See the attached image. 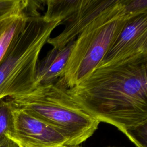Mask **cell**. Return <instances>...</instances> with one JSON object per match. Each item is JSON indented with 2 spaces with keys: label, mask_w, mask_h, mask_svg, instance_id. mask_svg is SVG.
Segmentation results:
<instances>
[{
  "label": "cell",
  "mask_w": 147,
  "mask_h": 147,
  "mask_svg": "<svg viewBox=\"0 0 147 147\" xmlns=\"http://www.w3.org/2000/svg\"><path fill=\"white\" fill-rule=\"evenodd\" d=\"M68 91L99 122L125 135L147 124V60L97 67Z\"/></svg>",
  "instance_id": "6da1fadb"
},
{
  "label": "cell",
  "mask_w": 147,
  "mask_h": 147,
  "mask_svg": "<svg viewBox=\"0 0 147 147\" xmlns=\"http://www.w3.org/2000/svg\"><path fill=\"white\" fill-rule=\"evenodd\" d=\"M7 98L13 107L60 133L67 139L65 145L76 146L82 144L94 133L100 123L69 94L60 78L24 95Z\"/></svg>",
  "instance_id": "7a4b0ae2"
},
{
  "label": "cell",
  "mask_w": 147,
  "mask_h": 147,
  "mask_svg": "<svg viewBox=\"0 0 147 147\" xmlns=\"http://www.w3.org/2000/svg\"><path fill=\"white\" fill-rule=\"evenodd\" d=\"M26 25L10 43L0 61V99L13 98L36 88L38 58L44 44L60 21H46L37 10L26 4Z\"/></svg>",
  "instance_id": "3957f363"
},
{
  "label": "cell",
  "mask_w": 147,
  "mask_h": 147,
  "mask_svg": "<svg viewBox=\"0 0 147 147\" xmlns=\"http://www.w3.org/2000/svg\"><path fill=\"white\" fill-rule=\"evenodd\" d=\"M135 16L127 12L126 0H115L78 36L60 78L68 88L98 67L127 21Z\"/></svg>",
  "instance_id": "277c9868"
},
{
  "label": "cell",
  "mask_w": 147,
  "mask_h": 147,
  "mask_svg": "<svg viewBox=\"0 0 147 147\" xmlns=\"http://www.w3.org/2000/svg\"><path fill=\"white\" fill-rule=\"evenodd\" d=\"M147 60V13L127 21L98 67L120 66Z\"/></svg>",
  "instance_id": "5b68a950"
},
{
  "label": "cell",
  "mask_w": 147,
  "mask_h": 147,
  "mask_svg": "<svg viewBox=\"0 0 147 147\" xmlns=\"http://www.w3.org/2000/svg\"><path fill=\"white\" fill-rule=\"evenodd\" d=\"M13 107L14 131L7 137L18 147H54L65 145L67 139L55 129L25 111Z\"/></svg>",
  "instance_id": "8992f818"
},
{
  "label": "cell",
  "mask_w": 147,
  "mask_h": 147,
  "mask_svg": "<svg viewBox=\"0 0 147 147\" xmlns=\"http://www.w3.org/2000/svg\"><path fill=\"white\" fill-rule=\"evenodd\" d=\"M115 0H81L76 10L60 25L63 30L55 37H49L47 43L53 48L61 49L78 36Z\"/></svg>",
  "instance_id": "52a82bcc"
},
{
  "label": "cell",
  "mask_w": 147,
  "mask_h": 147,
  "mask_svg": "<svg viewBox=\"0 0 147 147\" xmlns=\"http://www.w3.org/2000/svg\"><path fill=\"white\" fill-rule=\"evenodd\" d=\"M74 41H71L61 49L52 48L41 61H38L36 75V87L54 83L61 76Z\"/></svg>",
  "instance_id": "ba28073f"
},
{
  "label": "cell",
  "mask_w": 147,
  "mask_h": 147,
  "mask_svg": "<svg viewBox=\"0 0 147 147\" xmlns=\"http://www.w3.org/2000/svg\"><path fill=\"white\" fill-rule=\"evenodd\" d=\"M28 17L26 1L23 9L0 20V61L14 38L25 27Z\"/></svg>",
  "instance_id": "9c48e42d"
},
{
  "label": "cell",
  "mask_w": 147,
  "mask_h": 147,
  "mask_svg": "<svg viewBox=\"0 0 147 147\" xmlns=\"http://www.w3.org/2000/svg\"><path fill=\"white\" fill-rule=\"evenodd\" d=\"M81 0H48L46 12L42 15L48 22L60 21V24L68 18L76 10Z\"/></svg>",
  "instance_id": "30bf717a"
},
{
  "label": "cell",
  "mask_w": 147,
  "mask_h": 147,
  "mask_svg": "<svg viewBox=\"0 0 147 147\" xmlns=\"http://www.w3.org/2000/svg\"><path fill=\"white\" fill-rule=\"evenodd\" d=\"M13 110L7 98L0 99V141L14 131Z\"/></svg>",
  "instance_id": "8fae6325"
},
{
  "label": "cell",
  "mask_w": 147,
  "mask_h": 147,
  "mask_svg": "<svg viewBox=\"0 0 147 147\" xmlns=\"http://www.w3.org/2000/svg\"><path fill=\"white\" fill-rule=\"evenodd\" d=\"M25 5L23 0H0V20L21 11Z\"/></svg>",
  "instance_id": "7c38bea8"
},
{
  "label": "cell",
  "mask_w": 147,
  "mask_h": 147,
  "mask_svg": "<svg viewBox=\"0 0 147 147\" xmlns=\"http://www.w3.org/2000/svg\"><path fill=\"white\" fill-rule=\"evenodd\" d=\"M147 124L129 131L126 136L137 147H147Z\"/></svg>",
  "instance_id": "4fadbf2b"
},
{
  "label": "cell",
  "mask_w": 147,
  "mask_h": 147,
  "mask_svg": "<svg viewBox=\"0 0 147 147\" xmlns=\"http://www.w3.org/2000/svg\"><path fill=\"white\" fill-rule=\"evenodd\" d=\"M0 147H18L16 143L7 137L0 141Z\"/></svg>",
  "instance_id": "5bb4252c"
},
{
  "label": "cell",
  "mask_w": 147,
  "mask_h": 147,
  "mask_svg": "<svg viewBox=\"0 0 147 147\" xmlns=\"http://www.w3.org/2000/svg\"><path fill=\"white\" fill-rule=\"evenodd\" d=\"M54 147H76V146H68V145H59V146H54Z\"/></svg>",
  "instance_id": "9a60e30c"
}]
</instances>
